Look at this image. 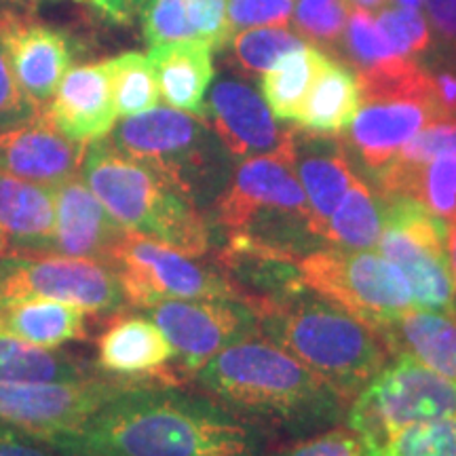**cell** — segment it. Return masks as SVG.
<instances>
[{
    "instance_id": "1",
    "label": "cell",
    "mask_w": 456,
    "mask_h": 456,
    "mask_svg": "<svg viewBox=\"0 0 456 456\" xmlns=\"http://www.w3.org/2000/svg\"><path fill=\"white\" fill-rule=\"evenodd\" d=\"M61 456H265L258 427L205 395L135 380L70 431L41 440Z\"/></svg>"
},
{
    "instance_id": "2",
    "label": "cell",
    "mask_w": 456,
    "mask_h": 456,
    "mask_svg": "<svg viewBox=\"0 0 456 456\" xmlns=\"http://www.w3.org/2000/svg\"><path fill=\"white\" fill-rule=\"evenodd\" d=\"M205 397L256 427H306L336 420L349 403L266 338H245L195 372Z\"/></svg>"
},
{
    "instance_id": "3",
    "label": "cell",
    "mask_w": 456,
    "mask_h": 456,
    "mask_svg": "<svg viewBox=\"0 0 456 456\" xmlns=\"http://www.w3.org/2000/svg\"><path fill=\"white\" fill-rule=\"evenodd\" d=\"M258 336L298 359L351 403L391 362L380 330L302 288L281 298L249 305Z\"/></svg>"
},
{
    "instance_id": "4",
    "label": "cell",
    "mask_w": 456,
    "mask_h": 456,
    "mask_svg": "<svg viewBox=\"0 0 456 456\" xmlns=\"http://www.w3.org/2000/svg\"><path fill=\"white\" fill-rule=\"evenodd\" d=\"M81 178L127 232L201 258L209 252V224L159 171L118 151L110 140L85 148Z\"/></svg>"
},
{
    "instance_id": "5",
    "label": "cell",
    "mask_w": 456,
    "mask_h": 456,
    "mask_svg": "<svg viewBox=\"0 0 456 456\" xmlns=\"http://www.w3.org/2000/svg\"><path fill=\"white\" fill-rule=\"evenodd\" d=\"M231 235H243L300 256L302 239L315 237L306 195L294 169V131L277 151L245 159L214 203Z\"/></svg>"
},
{
    "instance_id": "6",
    "label": "cell",
    "mask_w": 456,
    "mask_h": 456,
    "mask_svg": "<svg viewBox=\"0 0 456 456\" xmlns=\"http://www.w3.org/2000/svg\"><path fill=\"white\" fill-rule=\"evenodd\" d=\"M205 123L195 114L157 106L114 125L110 142L127 157L159 171L197 205L216 191L222 178L218 144Z\"/></svg>"
},
{
    "instance_id": "7",
    "label": "cell",
    "mask_w": 456,
    "mask_h": 456,
    "mask_svg": "<svg viewBox=\"0 0 456 456\" xmlns=\"http://www.w3.org/2000/svg\"><path fill=\"white\" fill-rule=\"evenodd\" d=\"M296 266L306 289L374 330L414 309L406 279L374 249L317 248L300 254Z\"/></svg>"
},
{
    "instance_id": "8",
    "label": "cell",
    "mask_w": 456,
    "mask_h": 456,
    "mask_svg": "<svg viewBox=\"0 0 456 456\" xmlns=\"http://www.w3.org/2000/svg\"><path fill=\"white\" fill-rule=\"evenodd\" d=\"M346 427L374 450L414 423L456 419V383L397 353L346 408Z\"/></svg>"
},
{
    "instance_id": "9",
    "label": "cell",
    "mask_w": 456,
    "mask_h": 456,
    "mask_svg": "<svg viewBox=\"0 0 456 456\" xmlns=\"http://www.w3.org/2000/svg\"><path fill=\"white\" fill-rule=\"evenodd\" d=\"M450 224L410 197H383V254L406 279L414 309L456 317L452 265L448 252Z\"/></svg>"
},
{
    "instance_id": "10",
    "label": "cell",
    "mask_w": 456,
    "mask_h": 456,
    "mask_svg": "<svg viewBox=\"0 0 456 456\" xmlns=\"http://www.w3.org/2000/svg\"><path fill=\"white\" fill-rule=\"evenodd\" d=\"M108 266L121 285L125 302L138 309H151L165 300H241L222 271L199 262L197 256L134 232H125Z\"/></svg>"
},
{
    "instance_id": "11",
    "label": "cell",
    "mask_w": 456,
    "mask_h": 456,
    "mask_svg": "<svg viewBox=\"0 0 456 456\" xmlns=\"http://www.w3.org/2000/svg\"><path fill=\"white\" fill-rule=\"evenodd\" d=\"M34 298L70 302L91 315H112L127 306L121 285L104 262L55 252L0 258V305Z\"/></svg>"
},
{
    "instance_id": "12",
    "label": "cell",
    "mask_w": 456,
    "mask_h": 456,
    "mask_svg": "<svg viewBox=\"0 0 456 456\" xmlns=\"http://www.w3.org/2000/svg\"><path fill=\"white\" fill-rule=\"evenodd\" d=\"M135 380L87 376L47 383H0V420L34 440L78 427Z\"/></svg>"
},
{
    "instance_id": "13",
    "label": "cell",
    "mask_w": 456,
    "mask_h": 456,
    "mask_svg": "<svg viewBox=\"0 0 456 456\" xmlns=\"http://www.w3.org/2000/svg\"><path fill=\"white\" fill-rule=\"evenodd\" d=\"M146 311L188 374L201 370L232 342L258 336L256 315L241 300H165Z\"/></svg>"
},
{
    "instance_id": "14",
    "label": "cell",
    "mask_w": 456,
    "mask_h": 456,
    "mask_svg": "<svg viewBox=\"0 0 456 456\" xmlns=\"http://www.w3.org/2000/svg\"><path fill=\"white\" fill-rule=\"evenodd\" d=\"M0 43L20 89L37 110L47 112L49 102L72 68L70 38L15 11L0 15Z\"/></svg>"
},
{
    "instance_id": "15",
    "label": "cell",
    "mask_w": 456,
    "mask_h": 456,
    "mask_svg": "<svg viewBox=\"0 0 456 456\" xmlns=\"http://www.w3.org/2000/svg\"><path fill=\"white\" fill-rule=\"evenodd\" d=\"M437 118L446 117L429 95H370L362 100L346 135L359 161L376 175L395 159L408 140Z\"/></svg>"
},
{
    "instance_id": "16",
    "label": "cell",
    "mask_w": 456,
    "mask_h": 456,
    "mask_svg": "<svg viewBox=\"0 0 456 456\" xmlns=\"http://www.w3.org/2000/svg\"><path fill=\"white\" fill-rule=\"evenodd\" d=\"M85 144L68 140L47 112L0 131V174L51 188L78 175Z\"/></svg>"
},
{
    "instance_id": "17",
    "label": "cell",
    "mask_w": 456,
    "mask_h": 456,
    "mask_svg": "<svg viewBox=\"0 0 456 456\" xmlns=\"http://www.w3.org/2000/svg\"><path fill=\"white\" fill-rule=\"evenodd\" d=\"M205 121L235 159H252L277 151L292 131L275 123L262 95L241 81L224 78L212 87Z\"/></svg>"
},
{
    "instance_id": "18",
    "label": "cell",
    "mask_w": 456,
    "mask_h": 456,
    "mask_svg": "<svg viewBox=\"0 0 456 456\" xmlns=\"http://www.w3.org/2000/svg\"><path fill=\"white\" fill-rule=\"evenodd\" d=\"M55 199V254L95 260L108 265L125 228L108 214L81 175L53 188Z\"/></svg>"
},
{
    "instance_id": "19",
    "label": "cell",
    "mask_w": 456,
    "mask_h": 456,
    "mask_svg": "<svg viewBox=\"0 0 456 456\" xmlns=\"http://www.w3.org/2000/svg\"><path fill=\"white\" fill-rule=\"evenodd\" d=\"M49 121L77 144L104 140L117 125L110 72L106 61L70 68L47 106Z\"/></svg>"
},
{
    "instance_id": "20",
    "label": "cell",
    "mask_w": 456,
    "mask_h": 456,
    "mask_svg": "<svg viewBox=\"0 0 456 456\" xmlns=\"http://www.w3.org/2000/svg\"><path fill=\"white\" fill-rule=\"evenodd\" d=\"M51 188L0 174V256L55 252Z\"/></svg>"
},
{
    "instance_id": "21",
    "label": "cell",
    "mask_w": 456,
    "mask_h": 456,
    "mask_svg": "<svg viewBox=\"0 0 456 456\" xmlns=\"http://www.w3.org/2000/svg\"><path fill=\"white\" fill-rule=\"evenodd\" d=\"M294 169L311 212L313 232L326 239V226L336 205L355 180L342 146L323 135L294 134Z\"/></svg>"
},
{
    "instance_id": "22",
    "label": "cell",
    "mask_w": 456,
    "mask_h": 456,
    "mask_svg": "<svg viewBox=\"0 0 456 456\" xmlns=\"http://www.w3.org/2000/svg\"><path fill=\"white\" fill-rule=\"evenodd\" d=\"M214 49L201 38L151 47L148 61L155 70L159 94L175 110L208 117V95L214 81Z\"/></svg>"
},
{
    "instance_id": "23",
    "label": "cell",
    "mask_w": 456,
    "mask_h": 456,
    "mask_svg": "<svg viewBox=\"0 0 456 456\" xmlns=\"http://www.w3.org/2000/svg\"><path fill=\"white\" fill-rule=\"evenodd\" d=\"M175 359L174 346L151 317H121L98 340V363L104 372L127 380H146Z\"/></svg>"
},
{
    "instance_id": "24",
    "label": "cell",
    "mask_w": 456,
    "mask_h": 456,
    "mask_svg": "<svg viewBox=\"0 0 456 456\" xmlns=\"http://www.w3.org/2000/svg\"><path fill=\"white\" fill-rule=\"evenodd\" d=\"M393 353H403L456 383V317L410 309L380 330Z\"/></svg>"
},
{
    "instance_id": "25",
    "label": "cell",
    "mask_w": 456,
    "mask_h": 456,
    "mask_svg": "<svg viewBox=\"0 0 456 456\" xmlns=\"http://www.w3.org/2000/svg\"><path fill=\"white\" fill-rule=\"evenodd\" d=\"M0 332L41 349H57L66 342L81 340L85 311L64 300L34 298L0 305Z\"/></svg>"
},
{
    "instance_id": "26",
    "label": "cell",
    "mask_w": 456,
    "mask_h": 456,
    "mask_svg": "<svg viewBox=\"0 0 456 456\" xmlns=\"http://www.w3.org/2000/svg\"><path fill=\"white\" fill-rule=\"evenodd\" d=\"M362 106L357 74L330 60L302 104L296 125L306 134L338 135L351 127Z\"/></svg>"
},
{
    "instance_id": "27",
    "label": "cell",
    "mask_w": 456,
    "mask_h": 456,
    "mask_svg": "<svg viewBox=\"0 0 456 456\" xmlns=\"http://www.w3.org/2000/svg\"><path fill=\"white\" fill-rule=\"evenodd\" d=\"M383 197H410L448 224H456V157H437L416 167H385L374 175Z\"/></svg>"
},
{
    "instance_id": "28",
    "label": "cell",
    "mask_w": 456,
    "mask_h": 456,
    "mask_svg": "<svg viewBox=\"0 0 456 456\" xmlns=\"http://www.w3.org/2000/svg\"><path fill=\"white\" fill-rule=\"evenodd\" d=\"M330 61L317 45H302L262 74V100L277 121H296L306 95Z\"/></svg>"
},
{
    "instance_id": "29",
    "label": "cell",
    "mask_w": 456,
    "mask_h": 456,
    "mask_svg": "<svg viewBox=\"0 0 456 456\" xmlns=\"http://www.w3.org/2000/svg\"><path fill=\"white\" fill-rule=\"evenodd\" d=\"M383 232V201L357 178L336 205L326 226V241L349 249H376Z\"/></svg>"
},
{
    "instance_id": "30",
    "label": "cell",
    "mask_w": 456,
    "mask_h": 456,
    "mask_svg": "<svg viewBox=\"0 0 456 456\" xmlns=\"http://www.w3.org/2000/svg\"><path fill=\"white\" fill-rule=\"evenodd\" d=\"M118 117L127 118L159 106L161 94L155 70L142 53H123L106 61Z\"/></svg>"
},
{
    "instance_id": "31",
    "label": "cell",
    "mask_w": 456,
    "mask_h": 456,
    "mask_svg": "<svg viewBox=\"0 0 456 456\" xmlns=\"http://www.w3.org/2000/svg\"><path fill=\"white\" fill-rule=\"evenodd\" d=\"M366 456H456V419L403 427Z\"/></svg>"
},
{
    "instance_id": "32",
    "label": "cell",
    "mask_w": 456,
    "mask_h": 456,
    "mask_svg": "<svg viewBox=\"0 0 456 456\" xmlns=\"http://www.w3.org/2000/svg\"><path fill=\"white\" fill-rule=\"evenodd\" d=\"M342 53L355 66L357 72L372 70L389 61L399 60L402 55L395 53L389 38L385 37L383 28L379 26L376 17L370 11L351 7L349 20H346L345 34L340 41Z\"/></svg>"
},
{
    "instance_id": "33",
    "label": "cell",
    "mask_w": 456,
    "mask_h": 456,
    "mask_svg": "<svg viewBox=\"0 0 456 456\" xmlns=\"http://www.w3.org/2000/svg\"><path fill=\"white\" fill-rule=\"evenodd\" d=\"M235 55L248 72L265 74L277 64L281 57L306 45L298 32L289 30V26H260L249 28L232 37Z\"/></svg>"
},
{
    "instance_id": "34",
    "label": "cell",
    "mask_w": 456,
    "mask_h": 456,
    "mask_svg": "<svg viewBox=\"0 0 456 456\" xmlns=\"http://www.w3.org/2000/svg\"><path fill=\"white\" fill-rule=\"evenodd\" d=\"M349 11V0H294V28L311 45L340 47Z\"/></svg>"
},
{
    "instance_id": "35",
    "label": "cell",
    "mask_w": 456,
    "mask_h": 456,
    "mask_svg": "<svg viewBox=\"0 0 456 456\" xmlns=\"http://www.w3.org/2000/svg\"><path fill=\"white\" fill-rule=\"evenodd\" d=\"M376 21L383 28L385 37L389 38L391 47L397 55L410 57L423 55L431 47V26L420 9L397 7V4H387L379 11Z\"/></svg>"
},
{
    "instance_id": "36",
    "label": "cell",
    "mask_w": 456,
    "mask_h": 456,
    "mask_svg": "<svg viewBox=\"0 0 456 456\" xmlns=\"http://www.w3.org/2000/svg\"><path fill=\"white\" fill-rule=\"evenodd\" d=\"M437 157H456V117L437 118L420 129L387 167H416Z\"/></svg>"
},
{
    "instance_id": "37",
    "label": "cell",
    "mask_w": 456,
    "mask_h": 456,
    "mask_svg": "<svg viewBox=\"0 0 456 456\" xmlns=\"http://www.w3.org/2000/svg\"><path fill=\"white\" fill-rule=\"evenodd\" d=\"M142 26L148 47L197 38L188 20L186 0H146Z\"/></svg>"
},
{
    "instance_id": "38",
    "label": "cell",
    "mask_w": 456,
    "mask_h": 456,
    "mask_svg": "<svg viewBox=\"0 0 456 456\" xmlns=\"http://www.w3.org/2000/svg\"><path fill=\"white\" fill-rule=\"evenodd\" d=\"M294 0H228L226 20L232 37L249 28L289 26Z\"/></svg>"
},
{
    "instance_id": "39",
    "label": "cell",
    "mask_w": 456,
    "mask_h": 456,
    "mask_svg": "<svg viewBox=\"0 0 456 456\" xmlns=\"http://www.w3.org/2000/svg\"><path fill=\"white\" fill-rule=\"evenodd\" d=\"M226 3L228 0H186L188 20L195 37L214 51L232 41V30L226 20Z\"/></svg>"
},
{
    "instance_id": "40",
    "label": "cell",
    "mask_w": 456,
    "mask_h": 456,
    "mask_svg": "<svg viewBox=\"0 0 456 456\" xmlns=\"http://www.w3.org/2000/svg\"><path fill=\"white\" fill-rule=\"evenodd\" d=\"M275 456H366V450L355 431L349 427H338L306 437Z\"/></svg>"
},
{
    "instance_id": "41",
    "label": "cell",
    "mask_w": 456,
    "mask_h": 456,
    "mask_svg": "<svg viewBox=\"0 0 456 456\" xmlns=\"http://www.w3.org/2000/svg\"><path fill=\"white\" fill-rule=\"evenodd\" d=\"M45 114L32 106L24 91L15 81V74L11 70L7 53L0 43V131L15 127V125L30 121V118Z\"/></svg>"
},
{
    "instance_id": "42",
    "label": "cell",
    "mask_w": 456,
    "mask_h": 456,
    "mask_svg": "<svg viewBox=\"0 0 456 456\" xmlns=\"http://www.w3.org/2000/svg\"><path fill=\"white\" fill-rule=\"evenodd\" d=\"M0 456H61L28 433L0 420Z\"/></svg>"
},
{
    "instance_id": "43",
    "label": "cell",
    "mask_w": 456,
    "mask_h": 456,
    "mask_svg": "<svg viewBox=\"0 0 456 456\" xmlns=\"http://www.w3.org/2000/svg\"><path fill=\"white\" fill-rule=\"evenodd\" d=\"M431 30L456 51V0H423Z\"/></svg>"
},
{
    "instance_id": "44",
    "label": "cell",
    "mask_w": 456,
    "mask_h": 456,
    "mask_svg": "<svg viewBox=\"0 0 456 456\" xmlns=\"http://www.w3.org/2000/svg\"><path fill=\"white\" fill-rule=\"evenodd\" d=\"M431 94L444 117H456V74L450 70L429 72Z\"/></svg>"
},
{
    "instance_id": "45",
    "label": "cell",
    "mask_w": 456,
    "mask_h": 456,
    "mask_svg": "<svg viewBox=\"0 0 456 456\" xmlns=\"http://www.w3.org/2000/svg\"><path fill=\"white\" fill-rule=\"evenodd\" d=\"M89 4L112 24H131L142 13L146 0H89Z\"/></svg>"
},
{
    "instance_id": "46",
    "label": "cell",
    "mask_w": 456,
    "mask_h": 456,
    "mask_svg": "<svg viewBox=\"0 0 456 456\" xmlns=\"http://www.w3.org/2000/svg\"><path fill=\"white\" fill-rule=\"evenodd\" d=\"M448 252H450V265H452L454 294H456V224H450V232H448Z\"/></svg>"
},
{
    "instance_id": "47",
    "label": "cell",
    "mask_w": 456,
    "mask_h": 456,
    "mask_svg": "<svg viewBox=\"0 0 456 456\" xmlns=\"http://www.w3.org/2000/svg\"><path fill=\"white\" fill-rule=\"evenodd\" d=\"M353 7L357 9H363V11H370V13H374V11H380L385 9L387 4H389V0H349Z\"/></svg>"
},
{
    "instance_id": "48",
    "label": "cell",
    "mask_w": 456,
    "mask_h": 456,
    "mask_svg": "<svg viewBox=\"0 0 456 456\" xmlns=\"http://www.w3.org/2000/svg\"><path fill=\"white\" fill-rule=\"evenodd\" d=\"M20 4L24 3L21 0H0V15L15 13V11H20Z\"/></svg>"
},
{
    "instance_id": "49",
    "label": "cell",
    "mask_w": 456,
    "mask_h": 456,
    "mask_svg": "<svg viewBox=\"0 0 456 456\" xmlns=\"http://www.w3.org/2000/svg\"><path fill=\"white\" fill-rule=\"evenodd\" d=\"M393 4L408 9H423V0H393Z\"/></svg>"
},
{
    "instance_id": "50",
    "label": "cell",
    "mask_w": 456,
    "mask_h": 456,
    "mask_svg": "<svg viewBox=\"0 0 456 456\" xmlns=\"http://www.w3.org/2000/svg\"><path fill=\"white\" fill-rule=\"evenodd\" d=\"M21 3L30 4V7H37V4H43V3H49V0H21Z\"/></svg>"
},
{
    "instance_id": "51",
    "label": "cell",
    "mask_w": 456,
    "mask_h": 456,
    "mask_svg": "<svg viewBox=\"0 0 456 456\" xmlns=\"http://www.w3.org/2000/svg\"><path fill=\"white\" fill-rule=\"evenodd\" d=\"M0 258H4V256H0Z\"/></svg>"
}]
</instances>
